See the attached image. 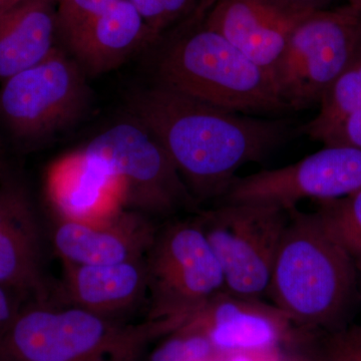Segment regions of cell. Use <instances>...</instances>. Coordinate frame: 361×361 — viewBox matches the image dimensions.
<instances>
[{
    "label": "cell",
    "instance_id": "obj_29",
    "mask_svg": "<svg viewBox=\"0 0 361 361\" xmlns=\"http://www.w3.org/2000/svg\"><path fill=\"white\" fill-rule=\"evenodd\" d=\"M348 4L361 13V0H348Z\"/></svg>",
    "mask_w": 361,
    "mask_h": 361
},
{
    "label": "cell",
    "instance_id": "obj_2",
    "mask_svg": "<svg viewBox=\"0 0 361 361\" xmlns=\"http://www.w3.org/2000/svg\"><path fill=\"white\" fill-rule=\"evenodd\" d=\"M209 6L155 45V85L234 113L290 111L269 71L206 25Z\"/></svg>",
    "mask_w": 361,
    "mask_h": 361
},
{
    "label": "cell",
    "instance_id": "obj_32",
    "mask_svg": "<svg viewBox=\"0 0 361 361\" xmlns=\"http://www.w3.org/2000/svg\"><path fill=\"white\" fill-rule=\"evenodd\" d=\"M0 361H4V360H0Z\"/></svg>",
    "mask_w": 361,
    "mask_h": 361
},
{
    "label": "cell",
    "instance_id": "obj_26",
    "mask_svg": "<svg viewBox=\"0 0 361 361\" xmlns=\"http://www.w3.org/2000/svg\"><path fill=\"white\" fill-rule=\"evenodd\" d=\"M28 300L18 292L0 284V334L13 323Z\"/></svg>",
    "mask_w": 361,
    "mask_h": 361
},
{
    "label": "cell",
    "instance_id": "obj_12",
    "mask_svg": "<svg viewBox=\"0 0 361 361\" xmlns=\"http://www.w3.org/2000/svg\"><path fill=\"white\" fill-rule=\"evenodd\" d=\"M44 234L23 185L0 184V284L26 298L45 300Z\"/></svg>",
    "mask_w": 361,
    "mask_h": 361
},
{
    "label": "cell",
    "instance_id": "obj_11",
    "mask_svg": "<svg viewBox=\"0 0 361 361\" xmlns=\"http://www.w3.org/2000/svg\"><path fill=\"white\" fill-rule=\"evenodd\" d=\"M311 11L290 0H213L204 20L272 75L294 28Z\"/></svg>",
    "mask_w": 361,
    "mask_h": 361
},
{
    "label": "cell",
    "instance_id": "obj_24",
    "mask_svg": "<svg viewBox=\"0 0 361 361\" xmlns=\"http://www.w3.org/2000/svg\"><path fill=\"white\" fill-rule=\"evenodd\" d=\"M317 141L323 142L324 147H345L361 151V108L341 118Z\"/></svg>",
    "mask_w": 361,
    "mask_h": 361
},
{
    "label": "cell",
    "instance_id": "obj_17",
    "mask_svg": "<svg viewBox=\"0 0 361 361\" xmlns=\"http://www.w3.org/2000/svg\"><path fill=\"white\" fill-rule=\"evenodd\" d=\"M148 289L146 258L118 264L65 265L68 304L113 319L140 305Z\"/></svg>",
    "mask_w": 361,
    "mask_h": 361
},
{
    "label": "cell",
    "instance_id": "obj_18",
    "mask_svg": "<svg viewBox=\"0 0 361 361\" xmlns=\"http://www.w3.org/2000/svg\"><path fill=\"white\" fill-rule=\"evenodd\" d=\"M52 0H6L0 4V84L37 65L58 49Z\"/></svg>",
    "mask_w": 361,
    "mask_h": 361
},
{
    "label": "cell",
    "instance_id": "obj_1",
    "mask_svg": "<svg viewBox=\"0 0 361 361\" xmlns=\"http://www.w3.org/2000/svg\"><path fill=\"white\" fill-rule=\"evenodd\" d=\"M128 115L161 142L198 204L219 200L242 166L264 160L293 133L289 121L240 115L158 85L135 92Z\"/></svg>",
    "mask_w": 361,
    "mask_h": 361
},
{
    "label": "cell",
    "instance_id": "obj_25",
    "mask_svg": "<svg viewBox=\"0 0 361 361\" xmlns=\"http://www.w3.org/2000/svg\"><path fill=\"white\" fill-rule=\"evenodd\" d=\"M330 361H361V327L337 336Z\"/></svg>",
    "mask_w": 361,
    "mask_h": 361
},
{
    "label": "cell",
    "instance_id": "obj_13",
    "mask_svg": "<svg viewBox=\"0 0 361 361\" xmlns=\"http://www.w3.org/2000/svg\"><path fill=\"white\" fill-rule=\"evenodd\" d=\"M157 231L152 218L125 210L102 223L56 218L51 242L65 265L118 264L146 258Z\"/></svg>",
    "mask_w": 361,
    "mask_h": 361
},
{
    "label": "cell",
    "instance_id": "obj_7",
    "mask_svg": "<svg viewBox=\"0 0 361 361\" xmlns=\"http://www.w3.org/2000/svg\"><path fill=\"white\" fill-rule=\"evenodd\" d=\"M195 218L219 262L225 291L263 299L288 211L273 204H219Z\"/></svg>",
    "mask_w": 361,
    "mask_h": 361
},
{
    "label": "cell",
    "instance_id": "obj_5",
    "mask_svg": "<svg viewBox=\"0 0 361 361\" xmlns=\"http://www.w3.org/2000/svg\"><path fill=\"white\" fill-rule=\"evenodd\" d=\"M80 152L92 167L115 180L126 210L153 219L198 206L161 142L130 115L92 137Z\"/></svg>",
    "mask_w": 361,
    "mask_h": 361
},
{
    "label": "cell",
    "instance_id": "obj_31",
    "mask_svg": "<svg viewBox=\"0 0 361 361\" xmlns=\"http://www.w3.org/2000/svg\"><path fill=\"white\" fill-rule=\"evenodd\" d=\"M4 1H6V0H0V4H4Z\"/></svg>",
    "mask_w": 361,
    "mask_h": 361
},
{
    "label": "cell",
    "instance_id": "obj_14",
    "mask_svg": "<svg viewBox=\"0 0 361 361\" xmlns=\"http://www.w3.org/2000/svg\"><path fill=\"white\" fill-rule=\"evenodd\" d=\"M289 319L283 311L263 299L223 291L190 316L184 325L203 334L214 348L256 350L272 345Z\"/></svg>",
    "mask_w": 361,
    "mask_h": 361
},
{
    "label": "cell",
    "instance_id": "obj_19",
    "mask_svg": "<svg viewBox=\"0 0 361 361\" xmlns=\"http://www.w3.org/2000/svg\"><path fill=\"white\" fill-rule=\"evenodd\" d=\"M319 106L315 118L298 129L315 141L344 116L361 108V51L325 92Z\"/></svg>",
    "mask_w": 361,
    "mask_h": 361
},
{
    "label": "cell",
    "instance_id": "obj_9",
    "mask_svg": "<svg viewBox=\"0 0 361 361\" xmlns=\"http://www.w3.org/2000/svg\"><path fill=\"white\" fill-rule=\"evenodd\" d=\"M90 97L85 71L58 47L2 82L0 118L16 139L37 144L75 125Z\"/></svg>",
    "mask_w": 361,
    "mask_h": 361
},
{
    "label": "cell",
    "instance_id": "obj_23",
    "mask_svg": "<svg viewBox=\"0 0 361 361\" xmlns=\"http://www.w3.org/2000/svg\"><path fill=\"white\" fill-rule=\"evenodd\" d=\"M188 336L170 339L149 356V361H205L212 353V343L201 332L189 329Z\"/></svg>",
    "mask_w": 361,
    "mask_h": 361
},
{
    "label": "cell",
    "instance_id": "obj_16",
    "mask_svg": "<svg viewBox=\"0 0 361 361\" xmlns=\"http://www.w3.org/2000/svg\"><path fill=\"white\" fill-rule=\"evenodd\" d=\"M45 194L61 219L102 223L126 210L115 180L92 167L82 152L52 164L45 177Z\"/></svg>",
    "mask_w": 361,
    "mask_h": 361
},
{
    "label": "cell",
    "instance_id": "obj_8",
    "mask_svg": "<svg viewBox=\"0 0 361 361\" xmlns=\"http://www.w3.org/2000/svg\"><path fill=\"white\" fill-rule=\"evenodd\" d=\"M146 263L149 319H188L225 291L219 262L195 217L158 229Z\"/></svg>",
    "mask_w": 361,
    "mask_h": 361
},
{
    "label": "cell",
    "instance_id": "obj_15",
    "mask_svg": "<svg viewBox=\"0 0 361 361\" xmlns=\"http://www.w3.org/2000/svg\"><path fill=\"white\" fill-rule=\"evenodd\" d=\"M158 37L129 0H118L66 44L85 75L115 70L130 56L158 44Z\"/></svg>",
    "mask_w": 361,
    "mask_h": 361
},
{
    "label": "cell",
    "instance_id": "obj_20",
    "mask_svg": "<svg viewBox=\"0 0 361 361\" xmlns=\"http://www.w3.org/2000/svg\"><path fill=\"white\" fill-rule=\"evenodd\" d=\"M355 260H361V190L336 200L318 201L316 211Z\"/></svg>",
    "mask_w": 361,
    "mask_h": 361
},
{
    "label": "cell",
    "instance_id": "obj_28",
    "mask_svg": "<svg viewBox=\"0 0 361 361\" xmlns=\"http://www.w3.org/2000/svg\"><path fill=\"white\" fill-rule=\"evenodd\" d=\"M356 269L358 274V289H360V297L361 299V260H355Z\"/></svg>",
    "mask_w": 361,
    "mask_h": 361
},
{
    "label": "cell",
    "instance_id": "obj_10",
    "mask_svg": "<svg viewBox=\"0 0 361 361\" xmlns=\"http://www.w3.org/2000/svg\"><path fill=\"white\" fill-rule=\"evenodd\" d=\"M360 190V149L324 147L291 165L235 177L218 203L273 204L290 210L305 199L336 200Z\"/></svg>",
    "mask_w": 361,
    "mask_h": 361
},
{
    "label": "cell",
    "instance_id": "obj_30",
    "mask_svg": "<svg viewBox=\"0 0 361 361\" xmlns=\"http://www.w3.org/2000/svg\"><path fill=\"white\" fill-rule=\"evenodd\" d=\"M228 361H254L252 358L248 357L246 355H238L234 356V357L231 358V360Z\"/></svg>",
    "mask_w": 361,
    "mask_h": 361
},
{
    "label": "cell",
    "instance_id": "obj_22",
    "mask_svg": "<svg viewBox=\"0 0 361 361\" xmlns=\"http://www.w3.org/2000/svg\"><path fill=\"white\" fill-rule=\"evenodd\" d=\"M118 0H59L56 6L59 39L66 44Z\"/></svg>",
    "mask_w": 361,
    "mask_h": 361
},
{
    "label": "cell",
    "instance_id": "obj_27",
    "mask_svg": "<svg viewBox=\"0 0 361 361\" xmlns=\"http://www.w3.org/2000/svg\"><path fill=\"white\" fill-rule=\"evenodd\" d=\"M290 1L307 11H317V9L325 8L331 0H290Z\"/></svg>",
    "mask_w": 361,
    "mask_h": 361
},
{
    "label": "cell",
    "instance_id": "obj_4",
    "mask_svg": "<svg viewBox=\"0 0 361 361\" xmlns=\"http://www.w3.org/2000/svg\"><path fill=\"white\" fill-rule=\"evenodd\" d=\"M183 323L171 317L125 324L78 306L32 299L0 334V360L139 361L152 337Z\"/></svg>",
    "mask_w": 361,
    "mask_h": 361
},
{
    "label": "cell",
    "instance_id": "obj_3",
    "mask_svg": "<svg viewBox=\"0 0 361 361\" xmlns=\"http://www.w3.org/2000/svg\"><path fill=\"white\" fill-rule=\"evenodd\" d=\"M287 211L266 295L290 319L336 322L360 296L355 259L317 213Z\"/></svg>",
    "mask_w": 361,
    "mask_h": 361
},
{
    "label": "cell",
    "instance_id": "obj_6",
    "mask_svg": "<svg viewBox=\"0 0 361 361\" xmlns=\"http://www.w3.org/2000/svg\"><path fill=\"white\" fill-rule=\"evenodd\" d=\"M361 51V13L349 4L311 11L292 32L272 75L290 111L319 104Z\"/></svg>",
    "mask_w": 361,
    "mask_h": 361
},
{
    "label": "cell",
    "instance_id": "obj_21",
    "mask_svg": "<svg viewBox=\"0 0 361 361\" xmlns=\"http://www.w3.org/2000/svg\"><path fill=\"white\" fill-rule=\"evenodd\" d=\"M141 13L147 25L161 39L186 23L213 0H129Z\"/></svg>",
    "mask_w": 361,
    "mask_h": 361
}]
</instances>
